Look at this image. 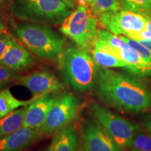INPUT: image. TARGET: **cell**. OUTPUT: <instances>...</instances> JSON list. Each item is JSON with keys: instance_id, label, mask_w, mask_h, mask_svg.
I'll list each match as a JSON object with an SVG mask.
<instances>
[{"instance_id": "cell-1", "label": "cell", "mask_w": 151, "mask_h": 151, "mask_svg": "<svg viewBox=\"0 0 151 151\" xmlns=\"http://www.w3.org/2000/svg\"><path fill=\"white\" fill-rule=\"evenodd\" d=\"M95 86L99 99L117 110L139 113L151 108V90L129 76L99 67Z\"/></svg>"}, {"instance_id": "cell-2", "label": "cell", "mask_w": 151, "mask_h": 151, "mask_svg": "<svg viewBox=\"0 0 151 151\" xmlns=\"http://www.w3.org/2000/svg\"><path fill=\"white\" fill-rule=\"evenodd\" d=\"M58 70L65 83L79 92L94 88L99 66L89 51L78 47L68 48L58 58Z\"/></svg>"}, {"instance_id": "cell-3", "label": "cell", "mask_w": 151, "mask_h": 151, "mask_svg": "<svg viewBox=\"0 0 151 151\" xmlns=\"http://www.w3.org/2000/svg\"><path fill=\"white\" fill-rule=\"evenodd\" d=\"M15 35L29 51L41 59L58 60L64 50V39L46 24L29 22L17 26Z\"/></svg>"}, {"instance_id": "cell-4", "label": "cell", "mask_w": 151, "mask_h": 151, "mask_svg": "<svg viewBox=\"0 0 151 151\" xmlns=\"http://www.w3.org/2000/svg\"><path fill=\"white\" fill-rule=\"evenodd\" d=\"M12 14L22 20L62 23L71 14V9L63 0H12Z\"/></svg>"}, {"instance_id": "cell-5", "label": "cell", "mask_w": 151, "mask_h": 151, "mask_svg": "<svg viewBox=\"0 0 151 151\" xmlns=\"http://www.w3.org/2000/svg\"><path fill=\"white\" fill-rule=\"evenodd\" d=\"M93 48L104 50L125 62L128 66L127 71L132 75L139 77L151 76V64L143 60L140 54L119 35L108 30L100 29Z\"/></svg>"}, {"instance_id": "cell-6", "label": "cell", "mask_w": 151, "mask_h": 151, "mask_svg": "<svg viewBox=\"0 0 151 151\" xmlns=\"http://www.w3.org/2000/svg\"><path fill=\"white\" fill-rule=\"evenodd\" d=\"M62 33L70 38L78 47L90 51L97 39V20L90 6H78L62 22Z\"/></svg>"}, {"instance_id": "cell-7", "label": "cell", "mask_w": 151, "mask_h": 151, "mask_svg": "<svg viewBox=\"0 0 151 151\" xmlns=\"http://www.w3.org/2000/svg\"><path fill=\"white\" fill-rule=\"evenodd\" d=\"M90 108L97 122L114 141L118 151L131 148L134 136L139 129L137 125L98 104L92 103Z\"/></svg>"}, {"instance_id": "cell-8", "label": "cell", "mask_w": 151, "mask_h": 151, "mask_svg": "<svg viewBox=\"0 0 151 151\" xmlns=\"http://www.w3.org/2000/svg\"><path fill=\"white\" fill-rule=\"evenodd\" d=\"M82 108V101L71 93L55 97L44 124L39 130L42 135H52L69 125Z\"/></svg>"}, {"instance_id": "cell-9", "label": "cell", "mask_w": 151, "mask_h": 151, "mask_svg": "<svg viewBox=\"0 0 151 151\" xmlns=\"http://www.w3.org/2000/svg\"><path fill=\"white\" fill-rule=\"evenodd\" d=\"M98 17L101 26L116 35L131 38L146 27V18L144 16L124 9L103 13Z\"/></svg>"}, {"instance_id": "cell-10", "label": "cell", "mask_w": 151, "mask_h": 151, "mask_svg": "<svg viewBox=\"0 0 151 151\" xmlns=\"http://www.w3.org/2000/svg\"><path fill=\"white\" fill-rule=\"evenodd\" d=\"M18 83L27 88L36 98L54 94L64 88L63 83L56 76L47 69L36 71L25 76H21Z\"/></svg>"}, {"instance_id": "cell-11", "label": "cell", "mask_w": 151, "mask_h": 151, "mask_svg": "<svg viewBox=\"0 0 151 151\" xmlns=\"http://www.w3.org/2000/svg\"><path fill=\"white\" fill-rule=\"evenodd\" d=\"M82 137L86 151H118L113 139L97 121L88 120L84 124Z\"/></svg>"}, {"instance_id": "cell-12", "label": "cell", "mask_w": 151, "mask_h": 151, "mask_svg": "<svg viewBox=\"0 0 151 151\" xmlns=\"http://www.w3.org/2000/svg\"><path fill=\"white\" fill-rule=\"evenodd\" d=\"M55 97L52 94L36 98L27 106L24 114L23 127L39 129L44 124L50 107Z\"/></svg>"}, {"instance_id": "cell-13", "label": "cell", "mask_w": 151, "mask_h": 151, "mask_svg": "<svg viewBox=\"0 0 151 151\" xmlns=\"http://www.w3.org/2000/svg\"><path fill=\"white\" fill-rule=\"evenodd\" d=\"M35 62L32 55L16 39L0 58V64L16 72L28 70Z\"/></svg>"}, {"instance_id": "cell-14", "label": "cell", "mask_w": 151, "mask_h": 151, "mask_svg": "<svg viewBox=\"0 0 151 151\" xmlns=\"http://www.w3.org/2000/svg\"><path fill=\"white\" fill-rule=\"evenodd\" d=\"M41 136L39 129L22 127L11 134L0 139V151H22Z\"/></svg>"}, {"instance_id": "cell-15", "label": "cell", "mask_w": 151, "mask_h": 151, "mask_svg": "<svg viewBox=\"0 0 151 151\" xmlns=\"http://www.w3.org/2000/svg\"><path fill=\"white\" fill-rule=\"evenodd\" d=\"M77 144L76 132L69 124L56 134L48 151H76Z\"/></svg>"}, {"instance_id": "cell-16", "label": "cell", "mask_w": 151, "mask_h": 151, "mask_svg": "<svg viewBox=\"0 0 151 151\" xmlns=\"http://www.w3.org/2000/svg\"><path fill=\"white\" fill-rule=\"evenodd\" d=\"M27 106L13 111L6 116L0 118V139L11 134L23 127L24 114Z\"/></svg>"}, {"instance_id": "cell-17", "label": "cell", "mask_w": 151, "mask_h": 151, "mask_svg": "<svg viewBox=\"0 0 151 151\" xmlns=\"http://www.w3.org/2000/svg\"><path fill=\"white\" fill-rule=\"evenodd\" d=\"M32 99L23 101L18 99L13 95L9 88H4L0 90V118L6 116L13 111L20 107L27 106L34 101Z\"/></svg>"}, {"instance_id": "cell-18", "label": "cell", "mask_w": 151, "mask_h": 151, "mask_svg": "<svg viewBox=\"0 0 151 151\" xmlns=\"http://www.w3.org/2000/svg\"><path fill=\"white\" fill-rule=\"evenodd\" d=\"M90 53L99 67L108 68V69L109 68L121 67L127 70L128 66L125 62L119 59L117 57L114 56L113 55L104 51V50L92 48V50H90Z\"/></svg>"}, {"instance_id": "cell-19", "label": "cell", "mask_w": 151, "mask_h": 151, "mask_svg": "<svg viewBox=\"0 0 151 151\" xmlns=\"http://www.w3.org/2000/svg\"><path fill=\"white\" fill-rule=\"evenodd\" d=\"M90 9L95 16L110 11L122 9L120 0H92L90 4Z\"/></svg>"}, {"instance_id": "cell-20", "label": "cell", "mask_w": 151, "mask_h": 151, "mask_svg": "<svg viewBox=\"0 0 151 151\" xmlns=\"http://www.w3.org/2000/svg\"><path fill=\"white\" fill-rule=\"evenodd\" d=\"M122 9L143 16L151 12V0H120Z\"/></svg>"}, {"instance_id": "cell-21", "label": "cell", "mask_w": 151, "mask_h": 151, "mask_svg": "<svg viewBox=\"0 0 151 151\" xmlns=\"http://www.w3.org/2000/svg\"><path fill=\"white\" fill-rule=\"evenodd\" d=\"M137 151H151V135L148 133L135 132L131 148Z\"/></svg>"}, {"instance_id": "cell-22", "label": "cell", "mask_w": 151, "mask_h": 151, "mask_svg": "<svg viewBox=\"0 0 151 151\" xmlns=\"http://www.w3.org/2000/svg\"><path fill=\"white\" fill-rule=\"evenodd\" d=\"M120 38L125 41L127 44H129V46L133 47L140 54L141 58H143V60L148 62V63L151 64V50H149L148 48H147L146 47L143 46L142 44H141L139 41L134 40V39H130V38L125 37L123 35H119Z\"/></svg>"}, {"instance_id": "cell-23", "label": "cell", "mask_w": 151, "mask_h": 151, "mask_svg": "<svg viewBox=\"0 0 151 151\" xmlns=\"http://www.w3.org/2000/svg\"><path fill=\"white\" fill-rule=\"evenodd\" d=\"M20 78L21 76L19 75L18 72L0 64V84L6 86L9 83H18Z\"/></svg>"}, {"instance_id": "cell-24", "label": "cell", "mask_w": 151, "mask_h": 151, "mask_svg": "<svg viewBox=\"0 0 151 151\" xmlns=\"http://www.w3.org/2000/svg\"><path fill=\"white\" fill-rule=\"evenodd\" d=\"M16 39L12 37L10 34L6 35L0 39V58L6 51V50L11 46Z\"/></svg>"}, {"instance_id": "cell-25", "label": "cell", "mask_w": 151, "mask_h": 151, "mask_svg": "<svg viewBox=\"0 0 151 151\" xmlns=\"http://www.w3.org/2000/svg\"><path fill=\"white\" fill-rule=\"evenodd\" d=\"M130 39L139 41H151V32L146 29H143L140 32L133 35Z\"/></svg>"}, {"instance_id": "cell-26", "label": "cell", "mask_w": 151, "mask_h": 151, "mask_svg": "<svg viewBox=\"0 0 151 151\" xmlns=\"http://www.w3.org/2000/svg\"><path fill=\"white\" fill-rule=\"evenodd\" d=\"M8 31H7L6 27V24L3 21V19L0 16V39L6 36V35H9Z\"/></svg>"}, {"instance_id": "cell-27", "label": "cell", "mask_w": 151, "mask_h": 151, "mask_svg": "<svg viewBox=\"0 0 151 151\" xmlns=\"http://www.w3.org/2000/svg\"><path fill=\"white\" fill-rule=\"evenodd\" d=\"M145 18H146V24L145 29L148 30V31L151 32V12L149 14L145 15Z\"/></svg>"}, {"instance_id": "cell-28", "label": "cell", "mask_w": 151, "mask_h": 151, "mask_svg": "<svg viewBox=\"0 0 151 151\" xmlns=\"http://www.w3.org/2000/svg\"><path fill=\"white\" fill-rule=\"evenodd\" d=\"M68 5L71 9L75 8V6L77 5V0H63Z\"/></svg>"}, {"instance_id": "cell-29", "label": "cell", "mask_w": 151, "mask_h": 151, "mask_svg": "<svg viewBox=\"0 0 151 151\" xmlns=\"http://www.w3.org/2000/svg\"><path fill=\"white\" fill-rule=\"evenodd\" d=\"M139 42L151 50V41H139Z\"/></svg>"}, {"instance_id": "cell-30", "label": "cell", "mask_w": 151, "mask_h": 151, "mask_svg": "<svg viewBox=\"0 0 151 151\" xmlns=\"http://www.w3.org/2000/svg\"><path fill=\"white\" fill-rule=\"evenodd\" d=\"M145 127H146L147 132H148V133L151 135V118H150L146 122Z\"/></svg>"}, {"instance_id": "cell-31", "label": "cell", "mask_w": 151, "mask_h": 151, "mask_svg": "<svg viewBox=\"0 0 151 151\" xmlns=\"http://www.w3.org/2000/svg\"><path fill=\"white\" fill-rule=\"evenodd\" d=\"M77 5L83 6H89L88 0H77Z\"/></svg>"}, {"instance_id": "cell-32", "label": "cell", "mask_w": 151, "mask_h": 151, "mask_svg": "<svg viewBox=\"0 0 151 151\" xmlns=\"http://www.w3.org/2000/svg\"><path fill=\"white\" fill-rule=\"evenodd\" d=\"M76 151H86V149L84 148L83 146H78V148L76 149Z\"/></svg>"}, {"instance_id": "cell-33", "label": "cell", "mask_w": 151, "mask_h": 151, "mask_svg": "<svg viewBox=\"0 0 151 151\" xmlns=\"http://www.w3.org/2000/svg\"><path fill=\"white\" fill-rule=\"evenodd\" d=\"M5 86H6V85H4V84H0V90H2V89H4V88Z\"/></svg>"}, {"instance_id": "cell-34", "label": "cell", "mask_w": 151, "mask_h": 151, "mask_svg": "<svg viewBox=\"0 0 151 151\" xmlns=\"http://www.w3.org/2000/svg\"><path fill=\"white\" fill-rule=\"evenodd\" d=\"M9 1V0H0V4H4V3L6 2V1Z\"/></svg>"}, {"instance_id": "cell-35", "label": "cell", "mask_w": 151, "mask_h": 151, "mask_svg": "<svg viewBox=\"0 0 151 151\" xmlns=\"http://www.w3.org/2000/svg\"><path fill=\"white\" fill-rule=\"evenodd\" d=\"M92 0H88V4H89V5H90V4L92 2Z\"/></svg>"}, {"instance_id": "cell-36", "label": "cell", "mask_w": 151, "mask_h": 151, "mask_svg": "<svg viewBox=\"0 0 151 151\" xmlns=\"http://www.w3.org/2000/svg\"><path fill=\"white\" fill-rule=\"evenodd\" d=\"M128 151H137V150H134V149H130L129 150H128Z\"/></svg>"}]
</instances>
